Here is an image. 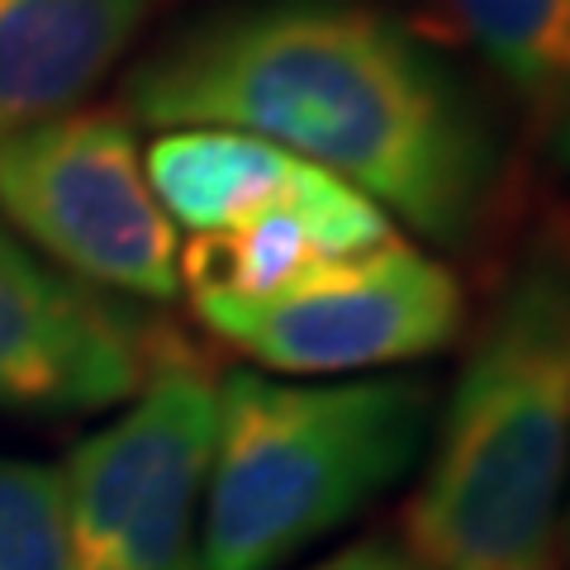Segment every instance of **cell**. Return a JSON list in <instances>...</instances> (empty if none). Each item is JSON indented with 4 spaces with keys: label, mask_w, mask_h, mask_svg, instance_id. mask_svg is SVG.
Segmentation results:
<instances>
[{
    "label": "cell",
    "mask_w": 570,
    "mask_h": 570,
    "mask_svg": "<svg viewBox=\"0 0 570 570\" xmlns=\"http://www.w3.org/2000/svg\"><path fill=\"white\" fill-rule=\"evenodd\" d=\"M148 129H234L366 195L428 253L490 247L519 157L480 86L400 14L262 0L171 33L124 81Z\"/></svg>",
    "instance_id": "6da1fadb"
},
{
    "label": "cell",
    "mask_w": 570,
    "mask_h": 570,
    "mask_svg": "<svg viewBox=\"0 0 570 570\" xmlns=\"http://www.w3.org/2000/svg\"><path fill=\"white\" fill-rule=\"evenodd\" d=\"M461 343L400 542L428 570H557L570 490V214L528 228Z\"/></svg>",
    "instance_id": "7a4b0ae2"
},
{
    "label": "cell",
    "mask_w": 570,
    "mask_h": 570,
    "mask_svg": "<svg viewBox=\"0 0 570 570\" xmlns=\"http://www.w3.org/2000/svg\"><path fill=\"white\" fill-rule=\"evenodd\" d=\"M438 395L423 376H219L205 480V570H281L423 461Z\"/></svg>",
    "instance_id": "3957f363"
},
{
    "label": "cell",
    "mask_w": 570,
    "mask_h": 570,
    "mask_svg": "<svg viewBox=\"0 0 570 570\" xmlns=\"http://www.w3.org/2000/svg\"><path fill=\"white\" fill-rule=\"evenodd\" d=\"M219 376L167 337L148 381L62 461L77 570H205Z\"/></svg>",
    "instance_id": "277c9868"
},
{
    "label": "cell",
    "mask_w": 570,
    "mask_h": 570,
    "mask_svg": "<svg viewBox=\"0 0 570 570\" xmlns=\"http://www.w3.org/2000/svg\"><path fill=\"white\" fill-rule=\"evenodd\" d=\"M200 324L266 376H371L456 347L471 324L461 272L390 234L262 299H195Z\"/></svg>",
    "instance_id": "5b68a950"
},
{
    "label": "cell",
    "mask_w": 570,
    "mask_h": 570,
    "mask_svg": "<svg viewBox=\"0 0 570 570\" xmlns=\"http://www.w3.org/2000/svg\"><path fill=\"white\" fill-rule=\"evenodd\" d=\"M0 219L105 295H181V234L142 171L124 110H71L0 138Z\"/></svg>",
    "instance_id": "8992f818"
},
{
    "label": "cell",
    "mask_w": 570,
    "mask_h": 570,
    "mask_svg": "<svg viewBox=\"0 0 570 570\" xmlns=\"http://www.w3.org/2000/svg\"><path fill=\"white\" fill-rule=\"evenodd\" d=\"M148 328L0 219V414L67 419L129 404L163 352Z\"/></svg>",
    "instance_id": "52a82bcc"
},
{
    "label": "cell",
    "mask_w": 570,
    "mask_h": 570,
    "mask_svg": "<svg viewBox=\"0 0 570 570\" xmlns=\"http://www.w3.org/2000/svg\"><path fill=\"white\" fill-rule=\"evenodd\" d=\"M163 0H0V138L81 110Z\"/></svg>",
    "instance_id": "ba28073f"
},
{
    "label": "cell",
    "mask_w": 570,
    "mask_h": 570,
    "mask_svg": "<svg viewBox=\"0 0 570 570\" xmlns=\"http://www.w3.org/2000/svg\"><path fill=\"white\" fill-rule=\"evenodd\" d=\"M142 171L176 234L190 238L228 234L262 214L318 205L347 190L295 153L234 129H163L142 148Z\"/></svg>",
    "instance_id": "9c48e42d"
},
{
    "label": "cell",
    "mask_w": 570,
    "mask_h": 570,
    "mask_svg": "<svg viewBox=\"0 0 570 570\" xmlns=\"http://www.w3.org/2000/svg\"><path fill=\"white\" fill-rule=\"evenodd\" d=\"M448 14L570 181V0H448Z\"/></svg>",
    "instance_id": "30bf717a"
},
{
    "label": "cell",
    "mask_w": 570,
    "mask_h": 570,
    "mask_svg": "<svg viewBox=\"0 0 570 570\" xmlns=\"http://www.w3.org/2000/svg\"><path fill=\"white\" fill-rule=\"evenodd\" d=\"M0 570H77L62 471L0 456Z\"/></svg>",
    "instance_id": "8fae6325"
},
{
    "label": "cell",
    "mask_w": 570,
    "mask_h": 570,
    "mask_svg": "<svg viewBox=\"0 0 570 570\" xmlns=\"http://www.w3.org/2000/svg\"><path fill=\"white\" fill-rule=\"evenodd\" d=\"M305 570H428L414 551H404L400 538H362V542H347L337 547L333 557L314 561Z\"/></svg>",
    "instance_id": "7c38bea8"
},
{
    "label": "cell",
    "mask_w": 570,
    "mask_h": 570,
    "mask_svg": "<svg viewBox=\"0 0 570 570\" xmlns=\"http://www.w3.org/2000/svg\"><path fill=\"white\" fill-rule=\"evenodd\" d=\"M561 532H566V538H570V490H566V528H561Z\"/></svg>",
    "instance_id": "4fadbf2b"
}]
</instances>
